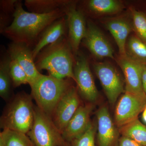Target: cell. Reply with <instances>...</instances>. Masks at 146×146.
Masks as SVG:
<instances>
[{
  "instance_id": "6da1fadb",
  "label": "cell",
  "mask_w": 146,
  "mask_h": 146,
  "mask_svg": "<svg viewBox=\"0 0 146 146\" xmlns=\"http://www.w3.org/2000/svg\"><path fill=\"white\" fill-rule=\"evenodd\" d=\"M65 15L63 9L46 14L27 12L24 10L22 1H18L13 21L1 34L13 42L23 43L31 48L47 27Z\"/></svg>"
},
{
  "instance_id": "7a4b0ae2",
  "label": "cell",
  "mask_w": 146,
  "mask_h": 146,
  "mask_svg": "<svg viewBox=\"0 0 146 146\" xmlns=\"http://www.w3.org/2000/svg\"><path fill=\"white\" fill-rule=\"evenodd\" d=\"M35 60V66L39 72L46 70L49 75L59 79L70 78L75 82L74 67L76 56L68 35L44 48Z\"/></svg>"
},
{
  "instance_id": "3957f363",
  "label": "cell",
  "mask_w": 146,
  "mask_h": 146,
  "mask_svg": "<svg viewBox=\"0 0 146 146\" xmlns=\"http://www.w3.org/2000/svg\"><path fill=\"white\" fill-rule=\"evenodd\" d=\"M71 79H59L41 74L30 85L37 107L52 118L58 102L73 86Z\"/></svg>"
},
{
  "instance_id": "277c9868",
  "label": "cell",
  "mask_w": 146,
  "mask_h": 146,
  "mask_svg": "<svg viewBox=\"0 0 146 146\" xmlns=\"http://www.w3.org/2000/svg\"><path fill=\"white\" fill-rule=\"evenodd\" d=\"M32 98L25 93L17 94L1 116V127L27 134L34 120L35 106Z\"/></svg>"
},
{
  "instance_id": "5b68a950",
  "label": "cell",
  "mask_w": 146,
  "mask_h": 146,
  "mask_svg": "<svg viewBox=\"0 0 146 146\" xmlns=\"http://www.w3.org/2000/svg\"><path fill=\"white\" fill-rule=\"evenodd\" d=\"M27 135L35 146H60L65 141L52 118L37 106H35L34 122Z\"/></svg>"
},
{
  "instance_id": "8992f818",
  "label": "cell",
  "mask_w": 146,
  "mask_h": 146,
  "mask_svg": "<svg viewBox=\"0 0 146 146\" xmlns=\"http://www.w3.org/2000/svg\"><path fill=\"white\" fill-rule=\"evenodd\" d=\"M93 68L110 104L113 105L124 91L125 81L116 68L108 62H94Z\"/></svg>"
},
{
  "instance_id": "52a82bcc",
  "label": "cell",
  "mask_w": 146,
  "mask_h": 146,
  "mask_svg": "<svg viewBox=\"0 0 146 146\" xmlns=\"http://www.w3.org/2000/svg\"><path fill=\"white\" fill-rule=\"evenodd\" d=\"M146 106L145 93L134 94L125 91L116 105L115 123L118 129L138 119Z\"/></svg>"
},
{
  "instance_id": "ba28073f",
  "label": "cell",
  "mask_w": 146,
  "mask_h": 146,
  "mask_svg": "<svg viewBox=\"0 0 146 146\" xmlns=\"http://www.w3.org/2000/svg\"><path fill=\"white\" fill-rule=\"evenodd\" d=\"M75 82L79 95L87 103L95 104L99 97L88 60L84 55L79 52L76 56L74 67Z\"/></svg>"
},
{
  "instance_id": "9c48e42d",
  "label": "cell",
  "mask_w": 146,
  "mask_h": 146,
  "mask_svg": "<svg viewBox=\"0 0 146 146\" xmlns=\"http://www.w3.org/2000/svg\"><path fill=\"white\" fill-rule=\"evenodd\" d=\"M76 1H72L64 9L68 23V41L76 56L80 45L86 35L87 25L85 16L77 8Z\"/></svg>"
},
{
  "instance_id": "30bf717a",
  "label": "cell",
  "mask_w": 146,
  "mask_h": 146,
  "mask_svg": "<svg viewBox=\"0 0 146 146\" xmlns=\"http://www.w3.org/2000/svg\"><path fill=\"white\" fill-rule=\"evenodd\" d=\"M81 105L77 87L73 85L58 102L52 117L61 134Z\"/></svg>"
},
{
  "instance_id": "8fae6325",
  "label": "cell",
  "mask_w": 146,
  "mask_h": 146,
  "mask_svg": "<svg viewBox=\"0 0 146 146\" xmlns=\"http://www.w3.org/2000/svg\"><path fill=\"white\" fill-rule=\"evenodd\" d=\"M82 42L94 57L98 59H115L112 46L100 30L91 21H87L86 35Z\"/></svg>"
},
{
  "instance_id": "7c38bea8",
  "label": "cell",
  "mask_w": 146,
  "mask_h": 146,
  "mask_svg": "<svg viewBox=\"0 0 146 146\" xmlns=\"http://www.w3.org/2000/svg\"><path fill=\"white\" fill-rule=\"evenodd\" d=\"M98 146H117L119 129L112 121L108 108L103 105L96 112Z\"/></svg>"
},
{
  "instance_id": "4fadbf2b",
  "label": "cell",
  "mask_w": 146,
  "mask_h": 146,
  "mask_svg": "<svg viewBox=\"0 0 146 146\" xmlns=\"http://www.w3.org/2000/svg\"><path fill=\"white\" fill-rule=\"evenodd\" d=\"M115 59L123 74L125 91L134 94L145 93L142 85V74L145 65L133 61L126 55L119 54Z\"/></svg>"
},
{
  "instance_id": "5bb4252c",
  "label": "cell",
  "mask_w": 146,
  "mask_h": 146,
  "mask_svg": "<svg viewBox=\"0 0 146 146\" xmlns=\"http://www.w3.org/2000/svg\"><path fill=\"white\" fill-rule=\"evenodd\" d=\"M7 53L26 73L29 84L31 85L42 74L36 69L33 49L23 43L12 42L9 45Z\"/></svg>"
},
{
  "instance_id": "9a60e30c",
  "label": "cell",
  "mask_w": 146,
  "mask_h": 146,
  "mask_svg": "<svg viewBox=\"0 0 146 146\" xmlns=\"http://www.w3.org/2000/svg\"><path fill=\"white\" fill-rule=\"evenodd\" d=\"M94 108L95 104L91 103L79 107L61 133L65 141L70 143L86 131L91 122L90 117Z\"/></svg>"
},
{
  "instance_id": "2e32d148",
  "label": "cell",
  "mask_w": 146,
  "mask_h": 146,
  "mask_svg": "<svg viewBox=\"0 0 146 146\" xmlns=\"http://www.w3.org/2000/svg\"><path fill=\"white\" fill-rule=\"evenodd\" d=\"M104 21L106 27L110 32L117 43L119 54L125 56L127 40L131 33L133 31L131 19L121 16L107 18Z\"/></svg>"
},
{
  "instance_id": "e0dca14e",
  "label": "cell",
  "mask_w": 146,
  "mask_h": 146,
  "mask_svg": "<svg viewBox=\"0 0 146 146\" xmlns=\"http://www.w3.org/2000/svg\"><path fill=\"white\" fill-rule=\"evenodd\" d=\"M68 23L66 15L58 19L47 27L39 36L33 49L35 60L44 48L54 43L63 36H67Z\"/></svg>"
},
{
  "instance_id": "ac0fdd59",
  "label": "cell",
  "mask_w": 146,
  "mask_h": 146,
  "mask_svg": "<svg viewBox=\"0 0 146 146\" xmlns=\"http://www.w3.org/2000/svg\"><path fill=\"white\" fill-rule=\"evenodd\" d=\"M82 7L78 9L84 15L99 16L118 14L125 7L122 2L117 0H88L82 1Z\"/></svg>"
},
{
  "instance_id": "d6986e66",
  "label": "cell",
  "mask_w": 146,
  "mask_h": 146,
  "mask_svg": "<svg viewBox=\"0 0 146 146\" xmlns=\"http://www.w3.org/2000/svg\"><path fill=\"white\" fill-rule=\"evenodd\" d=\"M72 1L69 0H25V4L30 12L46 14L58 9H64Z\"/></svg>"
},
{
  "instance_id": "ffe728a7",
  "label": "cell",
  "mask_w": 146,
  "mask_h": 146,
  "mask_svg": "<svg viewBox=\"0 0 146 146\" xmlns=\"http://www.w3.org/2000/svg\"><path fill=\"white\" fill-rule=\"evenodd\" d=\"M125 54L131 60L146 65V43L135 35H131L126 43Z\"/></svg>"
},
{
  "instance_id": "44dd1931",
  "label": "cell",
  "mask_w": 146,
  "mask_h": 146,
  "mask_svg": "<svg viewBox=\"0 0 146 146\" xmlns=\"http://www.w3.org/2000/svg\"><path fill=\"white\" fill-rule=\"evenodd\" d=\"M121 136L135 141L143 146H146V125L138 119L119 128Z\"/></svg>"
},
{
  "instance_id": "7402d4cb",
  "label": "cell",
  "mask_w": 146,
  "mask_h": 146,
  "mask_svg": "<svg viewBox=\"0 0 146 146\" xmlns=\"http://www.w3.org/2000/svg\"><path fill=\"white\" fill-rule=\"evenodd\" d=\"M0 146H35L26 133L4 129L0 133Z\"/></svg>"
},
{
  "instance_id": "603a6c76",
  "label": "cell",
  "mask_w": 146,
  "mask_h": 146,
  "mask_svg": "<svg viewBox=\"0 0 146 146\" xmlns=\"http://www.w3.org/2000/svg\"><path fill=\"white\" fill-rule=\"evenodd\" d=\"M11 60L7 53L0 62V96L4 100L8 99L10 96L11 84L13 85L9 70Z\"/></svg>"
},
{
  "instance_id": "cb8c5ba5",
  "label": "cell",
  "mask_w": 146,
  "mask_h": 146,
  "mask_svg": "<svg viewBox=\"0 0 146 146\" xmlns=\"http://www.w3.org/2000/svg\"><path fill=\"white\" fill-rule=\"evenodd\" d=\"M129 11L135 35L146 43V14L132 7H129Z\"/></svg>"
},
{
  "instance_id": "d4e9b609",
  "label": "cell",
  "mask_w": 146,
  "mask_h": 146,
  "mask_svg": "<svg viewBox=\"0 0 146 146\" xmlns=\"http://www.w3.org/2000/svg\"><path fill=\"white\" fill-rule=\"evenodd\" d=\"M18 0H1L0 1V32L10 25L11 19L13 20V15L16 10Z\"/></svg>"
},
{
  "instance_id": "484cf974",
  "label": "cell",
  "mask_w": 146,
  "mask_h": 146,
  "mask_svg": "<svg viewBox=\"0 0 146 146\" xmlns=\"http://www.w3.org/2000/svg\"><path fill=\"white\" fill-rule=\"evenodd\" d=\"M97 131L96 123L91 121L85 132L71 141L70 146H96L95 138Z\"/></svg>"
},
{
  "instance_id": "4316f807",
  "label": "cell",
  "mask_w": 146,
  "mask_h": 146,
  "mask_svg": "<svg viewBox=\"0 0 146 146\" xmlns=\"http://www.w3.org/2000/svg\"><path fill=\"white\" fill-rule=\"evenodd\" d=\"M9 70L13 86L16 87L22 84H29L26 73L16 60L11 59Z\"/></svg>"
},
{
  "instance_id": "83f0119b",
  "label": "cell",
  "mask_w": 146,
  "mask_h": 146,
  "mask_svg": "<svg viewBox=\"0 0 146 146\" xmlns=\"http://www.w3.org/2000/svg\"><path fill=\"white\" fill-rule=\"evenodd\" d=\"M117 146H143L125 136L119 137Z\"/></svg>"
},
{
  "instance_id": "f1b7e54d",
  "label": "cell",
  "mask_w": 146,
  "mask_h": 146,
  "mask_svg": "<svg viewBox=\"0 0 146 146\" xmlns=\"http://www.w3.org/2000/svg\"><path fill=\"white\" fill-rule=\"evenodd\" d=\"M142 85L144 92L146 95V65L144 66L142 74Z\"/></svg>"
},
{
  "instance_id": "f546056e",
  "label": "cell",
  "mask_w": 146,
  "mask_h": 146,
  "mask_svg": "<svg viewBox=\"0 0 146 146\" xmlns=\"http://www.w3.org/2000/svg\"><path fill=\"white\" fill-rule=\"evenodd\" d=\"M142 119L146 124V106L142 112Z\"/></svg>"
},
{
  "instance_id": "4dcf8cb0",
  "label": "cell",
  "mask_w": 146,
  "mask_h": 146,
  "mask_svg": "<svg viewBox=\"0 0 146 146\" xmlns=\"http://www.w3.org/2000/svg\"><path fill=\"white\" fill-rule=\"evenodd\" d=\"M60 146H70V143H68V142H66V141H65L64 143H63L62 145Z\"/></svg>"
}]
</instances>
